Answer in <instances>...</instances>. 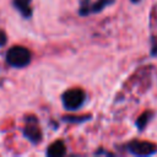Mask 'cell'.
Masks as SVG:
<instances>
[{
  "label": "cell",
  "mask_w": 157,
  "mask_h": 157,
  "mask_svg": "<svg viewBox=\"0 0 157 157\" xmlns=\"http://www.w3.org/2000/svg\"><path fill=\"white\" fill-rule=\"evenodd\" d=\"M86 101H87L86 92L81 88L67 90L61 96V102H63L64 108L66 110H71V112L78 110L86 103Z\"/></svg>",
  "instance_id": "1"
},
{
  "label": "cell",
  "mask_w": 157,
  "mask_h": 157,
  "mask_svg": "<svg viewBox=\"0 0 157 157\" xmlns=\"http://www.w3.org/2000/svg\"><path fill=\"white\" fill-rule=\"evenodd\" d=\"M123 148L129 152L132 156H153L157 153V145L150 141H140V140H132L129 141L123 146Z\"/></svg>",
  "instance_id": "2"
},
{
  "label": "cell",
  "mask_w": 157,
  "mask_h": 157,
  "mask_svg": "<svg viewBox=\"0 0 157 157\" xmlns=\"http://www.w3.org/2000/svg\"><path fill=\"white\" fill-rule=\"evenodd\" d=\"M6 60L11 66L15 67H25L31 61V53L27 48L16 45L9 49L6 54Z\"/></svg>",
  "instance_id": "3"
},
{
  "label": "cell",
  "mask_w": 157,
  "mask_h": 157,
  "mask_svg": "<svg viewBox=\"0 0 157 157\" xmlns=\"http://www.w3.org/2000/svg\"><path fill=\"white\" fill-rule=\"evenodd\" d=\"M114 4H115V0H97L94 2H91V0H80L78 15L82 17H86L92 13H99L105 7Z\"/></svg>",
  "instance_id": "4"
},
{
  "label": "cell",
  "mask_w": 157,
  "mask_h": 157,
  "mask_svg": "<svg viewBox=\"0 0 157 157\" xmlns=\"http://www.w3.org/2000/svg\"><path fill=\"white\" fill-rule=\"evenodd\" d=\"M25 136L33 144H38L42 140V131L38 126V121L36 117H28L27 118V125L23 130Z\"/></svg>",
  "instance_id": "5"
},
{
  "label": "cell",
  "mask_w": 157,
  "mask_h": 157,
  "mask_svg": "<svg viewBox=\"0 0 157 157\" xmlns=\"http://www.w3.org/2000/svg\"><path fill=\"white\" fill-rule=\"evenodd\" d=\"M65 153H66V147L61 140L54 141L47 148V156H49V157H61Z\"/></svg>",
  "instance_id": "6"
},
{
  "label": "cell",
  "mask_w": 157,
  "mask_h": 157,
  "mask_svg": "<svg viewBox=\"0 0 157 157\" xmlns=\"http://www.w3.org/2000/svg\"><path fill=\"white\" fill-rule=\"evenodd\" d=\"M153 117H155V113H153L152 110H145V112L136 119V121H135V125H136L137 130H139V131H144L145 128H146L147 124L152 120Z\"/></svg>",
  "instance_id": "7"
},
{
  "label": "cell",
  "mask_w": 157,
  "mask_h": 157,
  "mask_svg": "<svg viewBox=\"0 0 157 157\" xmlns=\"http://www.w3.org/2000/svg\"><path fill=\"white\" fill-rule=\"evenodd\" d=\"M31 1H32V0H13V5L16 6V9H17L25 17H31V15H32Z\"/></svg>",
  "instance_id": "8"
},
{
  "label": "cell",
  "mask_w": 157,
  "mask_h": 157,
  "mask_svg": "<svg viewBox=\"0 0 157 157\" xmlns=\"http://www.w3.org/2000/svg\"><path fill=\"white\" fill-rule=\"evenodd\" d=\"M92 119V115H83V117H64L63 120L67 123H75V124H81L85 121H88Z\"/></svg>",
  "instance_id": "9"
},
{
  "label": "cell",
  "mask_w": 157,
  "mask_h": 157,
  "mask_svg": "<svg viewBox=\"0 0 157 157\" xmlns=\"http://www.w3.org/2000/svg\"><path fill=\"white\" fill-rule=\"evenodd\" d=\"M96 156H101V155H104V156H113V153H110L109 151H104V150H99V151H96L94 152Z\"/></svg>",
  "instance_id": "10"
},
{
  "label": "cell",
  "mask_w": 157,
  "mask_h": 157,
  "mask_svg": "<svg viewBox=\"0 0 157 157\" xmlns=\"http://www.w3.org/2000/svg\"><path fill=\"white\" fill-rule=\"evenodd\" d=\"M5 43H6V34L2 31H0V47L4 45Z\"/></svg>",
  "instance_id": "11"
},
{
  "label": "cell",
  "mask_w": 157,
  "mask_h": 157,
  "mask_svg": "<svg viewBox=\"0 0 157 157\" xmlns=\"http://www.w3.org/2000/svg\"><path fill=\"white\" fill-rule=\"evenodd\" d=\"M130 1H131L132 4H139V2L141 1V0H130Z\"/></svg>",
  "instance_id": "12"
}]
</instances>
